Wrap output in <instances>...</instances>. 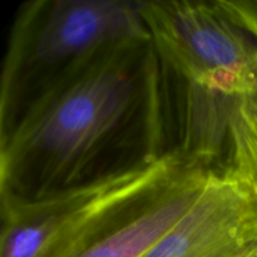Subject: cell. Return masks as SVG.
<instances>
[{
	"instance_id": "2",
	"label": "cell",
	"mask_w": 257,
	"mask_h": 257,
	"mask_svg": "<svg viewBox=\"0 0 257 257\" xmlns=\"http://www.w3.org/2000/svg\"><path fill=\"white\" fill-rule=\"evenodd\" d=\"M150 38L130 0H33L19 7L0 79V137L110 48Z\"/></svg>"
},
{
	"instance_id": "7",
	"label": "cell",
	"mask_w": 257,
	"mask_h": 257,
	"mask_svg": "<svg viewBox=\"0 0 257 257\" xmlns=\"http://www.w3.org/2000/svg\"><path fill=\"white\" fill-rule=\"evenodd\" d=\"M256 238L257 202L230 172H213L197 202L142 257H230Z\"/></svg>"
},
{
	"instance_id": "8",
	"label": "cell",
	"mask_w": 257,
	"mask_h": 257,
	"mask_svg": "<svg viewBox=\"0 0 257 257\" xmlns=\"http://www.w3.org/2000/svg\"><path fill=\"white\" fill-rule=\"evenodd\" d=\"M231 140L230 173L257 202V95L238 104Z\"/></svg>"
},
{
	"instance_id": "4",
	"label": "cell",
	"mask_w": 257,
	"mask_h": 257,
	"mask_svg": "<svg viewBox=\"0 0 257 257\" xmlns=\"http://www.w3.org/2000/svg\"><path fill=\"white\" fill-rule=\"evenodd\" d=\"M188 166L165 156L142 170L44 200L0 201V257H63L108 211Z\"/></svg>"
},
{
	"instance_id": "1",
	"label": "cell",
	"mask_w": 257,
	"mask_h": 257,
	"mask_svg": "<svg viewBox=\"0 0 257 257\" xmlns=\"http://www.w3.org/2000/svg\"><path fill=\"white\" fill-rule=\"evenodd\" d=\"M165 157L161 63L151 38L95 58L0 137V201L93 186Z\"/></svg>"
},
{
	"instance_id": "6",
	"label": "cell",
	"mask_w": 257,
	"mask_h": 257,
	"mask_svg": "<svg viewBox=\"0 0 257 257\" xmlns=\"http://www.w3.org/2000/svg\"><path fill=\"white\" fill-rule=\"evenodd\" d=\"M242 99L190 82L161 63L165 156L211 172H230L232 120Z\"/></svg>"
},
{
	"instance_id": "5",
	"label": "cell",
	"mask_w": 257,
	"mask_h": 257,
	"mask_svg": "<svg viewBox=\"0 0 257 257\" xmlns=\"http://www.w3.org/2000/svg\"><path fill=\"white\" fill-rule=\"evenodd\" d=\"M211 171L188 166L99 218L63 257H142L197 202Z\"/></svg>"
},
{
	"instance_id": "3",
	"label": "cell",
	"mask_w": 257,
	"mask_h": 257,
	"mask_svg": "<svg viewBox=\"0 0 257 257\" xmlns=\"http://www.w3.org/2000/svg\"><path fill=\"white\" fill-rule=\"evenodd\" d=\"M138 8L163 65L215 92L256 97V0H141Z\"/></svg>"
},
{
	"instance_id": "9",
	"label": "cell",
	"mask_w": 257,
	"mask_h": 257,
	"mask_svg": "<svg viewBox=\"0 0 257 257\" xmlns=\"http://www.w3.org/2000/svg\"><path fill=\"white\" fill-rule=\"evenodd\" d=\"M230 257H257V238L248 242Z\"/></svg>"
}]
</instances>
